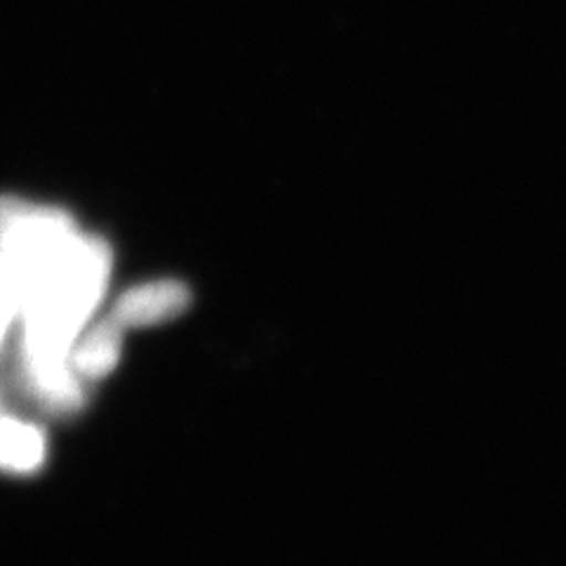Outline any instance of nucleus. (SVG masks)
Returning <instances> with one entry per match:
<instances>
[{"label": "nucleus", "instance_id": "5", "mask_svg": "<svg viewBox=\"0 0 566 566\" xmlns=\"http://www.w3.org/2000/svg\"><path fill=\"white\" fill-rule=\"evenodd\" d=\"M17 314H20V289H17V281L6 260L0 258V345H3L6 333Z\"/></svg>", "mask_w": 566, "mask_h": 566}, {"label": "nucleus", "instance_id": "2", "mask_svg": "<svg viewBox=\"0 0 566 566\" xmlns=\"http://www.w3.org/2000/svg\"><path fill=\"white\" fill-rule=\"evenodd\" d=\"M189 291L177 281H154L118 297L114 318L126 326H151L180 316L189 307Z\"/></svg>", "mask_w": 566, "mask_h": 566}, {"label": "nucleus", "instance_id": "3", "mask_svg": "<svg viewBox=\"0 0 566 566\" xmlns=\"http://www.w3.org/2000/svg\"><path fill=\"white\" fill-rule=\"evenodd\" d=\"M123 326L114 316L104 318L93 331H87L78 347L71 352V370L81 378H104L120 359Z\"/></svg>", "mask_w": 566, "mask_h": 566}, {"label": "nucleus", "instance_id": "4", "mask_svg": "<svg viewBox=\"0 0 566 566\" xmlns=\"http://www.w3.org/2000/svg\"><path fill=\"white\" fill-rule=\"evenodd\" d=\"M43 434L27 422L0 418V468L12 472H31L43 463Z\"/></svg>", "mask_w": 566, "mask_h": 566}, {"label": "nucleus", "instance_id": "1", "mask_svg": "<svg viewBox=\"0 0 566 566\" xmlns=\"http://www.w3.org/2000/svg\"><path fill=\"white\" fill-rule=\"evenodd\" d=\"M0 258L20 289L35 392L55 406H74L81 387L69 357L109 281V245L81 234L60 208L0 197Z\"/></svg>", "mask_w": 566, "mask_h": 566}]
</instances>
